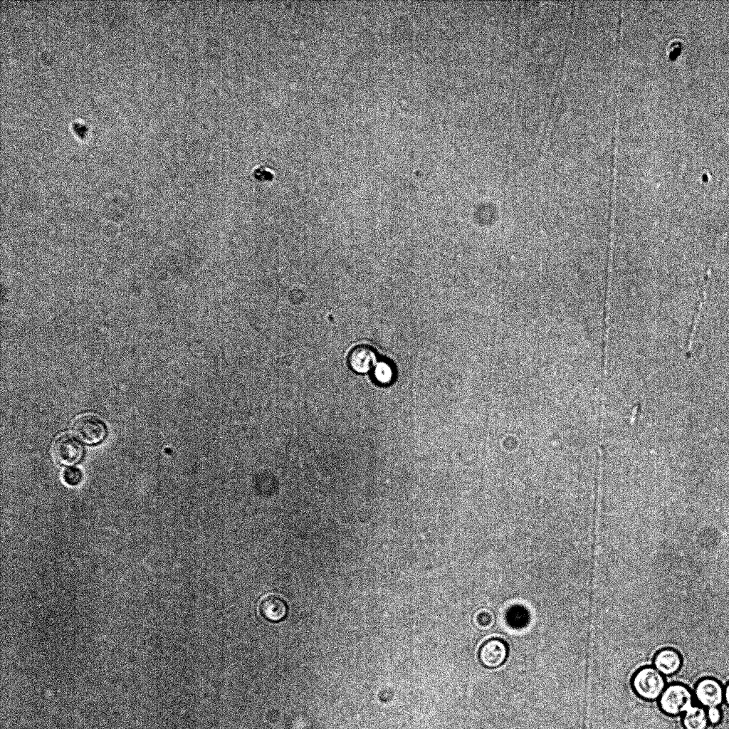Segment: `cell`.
Returning a JSON list of instances; mask_svg holds the SVG:
<instances>
[{
	"instance_id": "14",
	"label": "cell",
	"mask_w": 729,
	"mask_h": 729,
	"mask_svg": "<svg viewBox=\"0 0 729 729\" xmlns=\"http://www.w3.org/2000/svg\"><path fill=\"white\" fill-rule=\"evenodd\" d=\"M62 478L66 485L76 486L81 483L83 474L79 468L68 467L63 471Z\"/></svg>"
},
{
	"instance_id": "11",
	"label": "cell",
	"mask_w": 729,
	"mask_h": 729,
	"mask_svg": "<svg viewBox=\"0 0 729 729\" xmlns=\"http://www.w3.org/2000/svg\"><path fill=\"white\" fill-rule=\"evenodd\" d=\"M373 374L378 383L387 384L392 381L394 372L389 364L382 361L375 364Z\"/></svg>"
},
{
	"instance_id": "16",
	"label": "cell",
	"mask_w": 729,
	"mask_h": 729,
	"mask_svg": "<svg viewBox=\"0 0 729 729\" xmlns=\"http://www.w3.org/2000/svg\"><path fill=\"white\" fill-rule=\"evenodd\" d=\"M254 176L260 181H271L273 179L272 174L263 168L256 169Z\"/></svg>"
},
{
	"instance_id": "9",
	"label": "cell",
	"mask_w": 729,
	"mask_h": 729,
	"mask_svg": "<svg viewBox=\"0 0 729 729\" xmlns=\"http://www.w3.org/2000/svg\"><path fill=\"white\" fill-rule=\"evenodd\" d=\"M259 610L261 615L271 621H279L283 619L287 612L285 601L278 595L268 594L259 602Z\"/></svg>"
},
{
	"instance_id": "1",
	"label": "cell",
	"mask_w": 729,
	"mask_h": 729,
	"mask_svg": "<svg viewBox=\"0 0 729 729\" xmlns=\"http://www.w3.org/2000/svg\"><path fill=\"white\" fill-rule=\"evenodd\" d=\"M631 684L636 695L648 701L659 700L666 688L664 676L653 666L639 668L633 675Z\"/></svg>"
},
{
	"instance_id": "7",
	"label": "cell",
	"mask_w": 729,
	"mask_h": 729,
	"mask_svg": "<svg viewBox=\"0 0 729 729\" xmlns=\"http://www.w3.org/2000/svg\"><path fill=\"white\" fill-rule=\"evenodd\" d=\"M683 659L678 651L666 647L658 651L653 659V666L664 676H673L682 667Z\"/></svg>"
},
{
	"instance_id": "15",
	"label": "cell",
	"mask_w": 729,
	"mask_h": 729,
	"mask_svg": "<svg viewBox=\"0 0 729 729\" xmlns=\"http://www.w3.org/2000/svg\"><path fill=\"white\" fill-rule=\"evenodd\" d=\"M707 717L710 725H718L723 718V715L720 709L718 707H713L708 708Z\"/></svg>"
},
{
	"instance_id": "17",
	"label": "cell",
	"mask_w": 729,
	"mask_h": 729,
	"mask_svg": "<svg viewBox=\"0 0 729 729\" xmlns=\"http://www.w3.org/2000/svg\"><path fill=\"white\" fill-rule=\"evenodd\" d=\"M724 701L726 705L729 707V681L724 687Z\"/></svg>"
},
{
	"instance_id": "6",
	"label": "cell",
	"mask_w": 729,
	"mask_h": 729,
	"mask_svg": "<svg viewBox=\"0 0 729 729\" xmlns=\"http://www.w3.org/2000/svg\"><path fill=\"white\" fill-rule=\"evenodd\" d=\"M508 646L505 641L498 638H492L485 641L479 649V660L483 666L495 668L501 666L507 659Z\"/></svg>"
},
{
	"instance_id": "3",
	"label": "cell",
	"mask_w": 729,
	"mask_h": 729,
	"mask_svg": "<svg viewBox=\"0 0 729 729\" xmlns=\"http://www.w3.org/2000/svg\"><path fill=\"white\" fill-rule=\"evenodd\" d=\"M73 432L83 442L93 445L103 441L107 431L100 419L93 415H84L74 421Z\"/></svg>"
},
{
	"instance_id": "8",
	"label": "cell",
	"mask_w": 729,
	"mask_h": 729,
	"mask_svg": "<svg viewBox=\"0 0 729 729\" xmlns=\"http://www.w3.org/2000/svg\"><path fill=\"white\" fill-rule=\"evenodd\" d=\"M376 354L369 347L361 345L352 350L349 357L351 368L358 373L369 371L376 363Z\"/></svg>"
},
{
	"instance_id": "2",
	"label": "cell",
	"mask_w": 729,
	"mask_h": 729,
	"mask_svg": "<svg viewBox=\"0 0 729 729\" xmlns=\"http://www.w3.org/2000/svg\"><path fill=\"white\" fill-rule=\"evenodd\" d=\"M693 704V693L687 686L681 683L667 686L659 699L661 710L671 717L683 714Z\"/></svg>"
},
{
	"instance_id": "10",
	"label": "cell",
	"mask_w": 729,
	"mask_h": 729,
	"mask_svg": "<svg viewBox=\"0 0 729 729\" xmlns=\"http://www.w3.org/2000/svg\"><path fill=\"white\" fill-rule=\"evenodd\" d=\"M683 729H707L709 724L706 709L693 704L683 713L681 719Z\"/></svg>"
},
{
	"instance_id": "5",
	"label": "cell",
	"mask_w": 729,
	"mask_h": 729,
	"mask_svg": "<svg viewBox=\"0 0 729 729\" xmlns=\"http://www.w3.org/2000/svg\"><path fill=\"white\" fill-rule=\"evenodd\" d=\"M693 695L705 708L719 707L724 701V688L718 680L706 677L697 682Z\"/></svg>"
},
{
	"instance_id": "13",
	"label": "cell",
	"mask_w": 729,
	"mask_h": 729,
	"mask_svg": "<svg viewBox=\"0 0 729 729\" xmlns=\"http://www.w3.org/2000/svg\"><path fill=\"white\" fill-rule=\"evenodd\" d=\"M508 622L514 627H521L526 624L528 616L527 611L522 607H513L507 614Z\"/></svg>"
},
{
	"instance_id": "12",
	"label": "cell",
	"mask_w": 729,
	"mask_h": 729,
	"mask_svg": "<svg viewBox=\"0 0 729 729\" xmlns=\"http://www.w3.org/2000/svg\"><path fill=\"white\" fill-rule=\"evenodd\" d=\"M473 622L479 629L486 630L493 625L495 617L491 611L482 609L478 610L473 615Z\"/></svg>"
},
{
	"instance_id": "4",
	"label": "cell",
	"mask_w": 729,
	"mask_h": 729,
	"mask_svg": "<svg viewBox=\"0 0 729 729\" xmlns=\"http://www.w3.org/2000/svg\"><path fill=\"white\" fill-rule=\"evenodd\" d=\"M52 450L56 461L63 466L77 464L82 460L84 454L81 444L68 434L58 437L55 441Z\"/></svg>"
}]
</instances>
